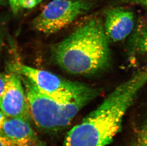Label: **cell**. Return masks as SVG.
I'll use <instances>...</instances> for the list:
<instances>
[{"label":"cell","instance_id":"5bb4252c","mask_svg":"<svg viewBox=\"0 0 147 146\" xmlns=\"http://www.w3.org/2000/svg\"><path fill=\"white\" fill-rule=\"evenodd\" d=\"M0 146H18L5 137L0 135Z\"/></svg>","mask_w":147,"mask_h":146},{"label":"cell","instance_id":"30bf717a","mask_svg":"<svg viewBox=\"0 0 147 146\" xmlns=\"http://www.w3.org/2000/svg\"><path fill=\"white\" fill-rule=\"evenodd\" d=\"M27 0H7L12 13L13 14L18 13L22 9Z\"/></svg>","mask_w":147,"mask_h":146},{"label":"cell","instance_id":"52a82bcc","mask_svg":"<svg viewBox=\"0 0 147 146\" xmlns=\"http://www.w3.org/2000/svg\"><path fill=\"white\" fill-rule=\"evenodd\" d=\"M104 26L109 39L114 42L123 40L133 30L134 13L123 7L110 9L106 13Z\"/></svg>","mask_w":147,"mask_h":146},{"label":"cell","instance_id":"7c38bea8","mask_svg":"<svg viewBox=\"0 0 147 146\" xmlns=\"http://www.w3.org/2000/svg\"><path fill=\"white\" fill-rule=\"evenodd\" d=\"M132 146H147V129L140 132Z\"/></svg>","mask_w":147,"mask_h":146},{"label":"cell","instance_id":"ba28073f","mask_svg":"<svg viewBox=\"0 0 147 146\" xmlns=\"http://www.w3.org/2000/svg\"><path fill=\"white\" fill-rule=\"evenodd\" d=\"M1 135L18 146H45L34 131L30 121L22 119L7 118Z\"/></svg>","mask_w":147,"mask_h":146},{"label":"cell","instance_id":"ac0fdd59","mask_svg":"<svg viewBox=\"0 0 147 146\" xmlns=\"http://www.w3.org/2000/svg\"><path fill=\"white\" fill-rule=\"evenodd\" d=\"M0 36H1V35H0Z\"/></svg>","mask_w":147,"mask_h":146},{"label":"cell","instance_id":"9a60e30c","mask_svg":"<svg viewBox=\"0 0 147 146\" xmlns=\"http://www.w3.org/2000/svg\"><path fill=\"white\" fill-rule=\"evenodd\" d=\"M42 0H27L25 3L24 9H32L35 7Z\"/></svg>","mask_w":147,"mask_h":146},{"label":"cell","instance_id":"4fadbf2b","mask_svg":"<svg viewBox=\"0 0 147 146\" xmlns=\"http://www.w3.org/2000/svg\"><path fill=\"white\" fill-rule=\"evenodd\" d=\"M7 80V74H0V98L4 91Z\"/></svg>","mask_w":147,"mask_h":146},{"label":"cell","instance_id":"3957f363","mask_svg":"<svg viewBox=\"0 0 147 146\" xmlns=\"http://www.w3.org/2000/svg\"><path fill=\"white\" fill-rule=\"evenodd\" d=\"M21 77L31 119L38 128L45 132H56L68 127L80 111L93 100L83 98L68 103L61 102L42 92L29 79Z\"/></svg>","mask_w":147,"mask_h":146},{"label":"cell","instance_id":"5b68a950","mask_svg":"<svg viewBox=\"0 0 147 146\" xmlns=\"http://www.w3.org/2000/svg\"><path fill=\"white\" fill-rule=\"evenodd\" d=\"M95 3L92 0H53L33 19L32 26L41 33L54 34L88 13Z\"/></svg>","mask_w":147,"mask_h":146},{"label":"cell","instance_id":"8992f818","mask_svg":"<svg viewBox=\"0 0 147 146\" xmlns=\"http://www.w3.org/2000/svg\"><path fill=\"white\" fill-rule=\"evenodd\" d=\"M20 74L12 72L7 74L4 91L0 98V109L7 118L30 121L29 106Z\"/></svg>","mask_w":147,"mask_h":146},{"label":"cell","instance_id":"8fae6325","mask_svg":"<svg viewBox=\"0 0 147 146\" xmlns=\"http://www.w3.org/2000/svg\"><path fill=\"white\" fill-rule=\"evenodd\" d=\"M116 1L122 4L139 6L147 11V0H116Z\"/></svg>","mask_w":147,"mask_h":146},{"label":"cell","instance_id":"9c48e42d","mask_svg":"<svg viewBox=\"0 0 147 146\" xmlns=\"http://www.w3.org/2000/svg\"><path fill=\"white\" fill-rule=\"evenodd\" d=\"M133 48L139 54L147 53V24H139L132 37Z\"/></svg>","mask_w":147,"mask_h":146},{"label":"cell","instance_id":"e0dca14e","mask_svg":"<svg viewBox=\"0 0 147 146\" xmlns=\"http://www.w3.org/2000/svg\"><path fill=\"white\" fill-rule=\"evenodd\" d=\"M8 4L7 0H0V5L5 6Z\"/></svg>","mask_w":147,"mask_h":146},{"label":"cell","instance_id":"277c9868","mask_svg":"<svg viewBox=\"0 0 147 146\" xmlns=\"http://www.w3.org/2000/svg\"><path fill=\"white\" fill-rule=\"evenodd\" d=\"M11 69L12 72L31 80L42 92L61 102L68 103L83 98L94 99L98 94L97 90L89 86L20 63L13 64Z\"/></svg>","mask_w":147,"mask_h":146},{"label":"cell","instance_id":"6da1fadb","mask_svg":"<svg viewBox=\"0 0 147 146\" xmlns=\"http://www.w3.org/2000/svg\"><path fill=\"white\" fill-rule=\"evenodd\" d=\"M137 76L117 86L96 109L67 133L63 146H106L121 131L124 116L144 86Z\"/></svg>","mask_w":147,"mask_h":146},{"label":"cell","instance_id":"7a4b0ae2","mask_svg":"<svg viewBox=\"0 0 147 146\" xmlns=\"http://www.w3.org/2000/svg\"><path fill=\"white\" fill-rule=\"evenodd\" d=\"M109 39L102 20L92 18L57 44L53 57L58 65L71 74L99 73L110 65Z\"/></svg>","mask_w":147,"mask_h":146},{"label":"cell","instance_id":"2e32d148","mask_svg":"<svg viewBox=\"0 0 147 146\" xmlns=\"http://www.w3.org/2000/svg\"><path fill=\"white\" fill-rule=\"evenodd\" d=\"M7 118V117L5 115H4L1 111H0V135L1 133V130L3 129V124Z\"/></svg>","mask_w":147,"mask_h":146}]
</instances>
